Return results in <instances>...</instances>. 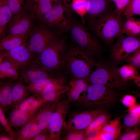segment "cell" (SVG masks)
<instances>
[{
    "label": "cell",
    "instance_id": "cell-1",
    "mask_svg": "<svg viewBox=\"0 0 140 140\" xmlns=\"http://www.w3.org/2000/svg\"><path fill=\"white\" fill-rule=\"evenodd\" d=\"M124 21L110 9L99 17L89 20L91 30L97 38L108 44L111 43L121 35Z\"/></svg>",
    "mask_w": 140,
    "mask_h": 140
},
{
    "label": "cell",
    "instance_id": "cell-2",
    "mask_svg": "<svg viewBox=\"0 0 140 140\" xmlns=\"http://www.w3.org/2000/svg\"><path fill=\"white\" fill-rule=\"evenodd\" d=\"M67 54L65 39L62 38L46 47L36 60L48 73L56 72L62 68L66 63Z\"/></svg>",
    "mask_w": 140,
    "mask_h": 140
},
{
    "label": "cell",
    "instance_id": "cell-3",
    "mask_svg": "<svg viewBox=\"0 0 140 140\" xmlns=\"http://www.w3.org/2000/svg\"><path fill=\"white\" fill-rule=\"evenodd\" d=\"M97 62L77 46L71 48L67 53L66 63L74 78L87 80Z\"/></svg>",
    "mask_w": 140,
    "mask_h": 140
},
{
    "label": "cell",
    "instance_id": "cell-4",
    "mask_svg": "<svg viewBox=\"0 0 140 140\" xmlns=\"http://www.w3.org/2000/svg\"><path fill=\"white\" fill-rule=\"evenodd\" d=\"M116 97L114 89L104 85L90 84L77 102L84 107L101 108L109 106Z\"/></svg>",
    "mask_w": 140,
    "mask_h": 140
},
{
    "label": "cell",
    "instance_id": "cell-5",
    "mask_svg": "<svg viewBox=\"0 0 140 140\" xmlns=\"http://www.w3.org/2000/svg\"><path fill=\"white\" fill-rule=\"evenodd\" d=\"M61 34L43 24L35 26L27 39V46L37 58L48 46L61 38Z\"/></svg>",
    "mask_w": 140,
    "mask_h": 140
},
{
    "label": "cell",
    "instance_id": "cell-6",
    "mask_svg": "<svg viewBox=\"0 0 140 140\" xmlns=\"http://www.w3.org/2000/svg\"><path fill=\"white\" fill-rule=\"evenodd\" d=\"M95 67L96 68L92 71L87 79L88 83L113 89H122L125 86V82L120 76L118 68L98 62Z\"/></svg>",
    "mask_w": 140,
    "mask_h": 140
},
{
    "label": "cell",
    "instance_id": "cell-7",
    "mask_svg": "<svg viewBox=\"0 0 140 140\" xmlns=\"http://www.w3.org/2000/svg\"><path fill=\"white\" fill-rule=\"evenodd\" d=\"M69 30L77 46L91 56L101 51V46L98 38L81 23L72 20Z\"/></svg>",
    "mask_w": 140,
    "mask_h": 140
},
{
    "label": "cell",
    "instance_id": "cell-8",
    "mask_svg": "<svg viewBox=\"0 0 140 140\" xmlns=\"http://www.w3.org/2000/svg\"><path fill=\"white\" fill-rule=\"evenodd\" d=\"M71 13V8L61 2H54L42 22L49 28L62 33L69 30L72 21Z\"/></svg>",
    "mask_w": 140,
    "mask_h": 140
},
{
    "label": "cell",
    "instance_id": "cell-9",
    "mask_svg": "<svg viewBox=\"0 0 140 140\" xmlns=\"http://www.w3.org/2000/svg\"><path fill=\"white\" fill-rule=\"evenodd\" d=\"M117 38L111 48L110 54L114 61L118 64L140 48V38L136 36L125 37L122 34Z\"/></svg>",
    "mask_w": 140,
    "mask_h": 140
},
{
    "label": "cell",
    "instance_id": "cell-10",
    "mask_svg": "<svg viewBox=\"0 0 140 140\" xmlns=\"http://www.w3.org/2000/svg\"><path fill=\"white\" fill-rule=\"evenodd\" d=\"M68 100L59 101L50 119L48 127V134L50 140L60 139L62 129L66 122V118L69 108Z\"/></svg>",
    "mask_w": 140,
    "mask_h": 140
},
{
    "label": "cell",
    "instance_id": "cell-11",
    "mask_svg": "<svg viewBox=\"0 0 140 140\" xmlns=\"http://www.w3.org/2000/svg\"><path fill=\"white\" fill-rule=\"evenodd\" d=\"M35 16L26 8L13 15L8 24V34H24L30 33L34 27Z\"/></svg>",
    "mask_w": 140,
    "mask_h": 140
},
{
    "label": "cell",
    "instance_id": "cell-12",
    "mask_svg": "<svg viewBox=\"0 0 140 140\" xmlns=\"http://www.w3.org/2000/svg\"><path fill=\"white\" fill-rule=\"evenodd\" d=\"M104 112L103 109L101 108L79 112L66 121L64 127L68 131L85 130L94 118Z\"/></svg>",
    "mask_w": 140,
    "mask_h": 140
},
{
    "label": "cell",
    "instance_id": "cell-13",
    "mask_svg": "<svg viewBox=\"0 0 140 140\" xmlns=\"http://www.w3.org/2000/svg\"><path fill=\"white\" fill-rule=\"evenodd\" d=\"M19 79L25 85L43 81L51 78L36 60L18 69Z\"/></svg>",
    "mask_w": 140,
    "mask_h": 140
},
{
    "label": "cell",
    "instance_id": "cell-14",
    "mask_svg": "<svg viewBox=\"0 0 140 140\" xmlns=\"http://www.w3.org/2000/svg\"><path fill=\"white\" fill-rule=\"evenodd\" d=\"M0 54L17 70L36 60V57L27 47L26 43Z\"/></svg>",
    "mask_w": 140,
    "mask_h": 140
},
{
    "label": "cell",
    "instance_id": "cell-15",
    "mask_svg": "<svg viewBox=\"0 0 140 140\" xmlns=\"http://www.w3.org/2000/svg\"><path fill=\"white\" fill-rule=\"evenodd\" d=\"M68 90V86L65 85L63 80L54 78L43 92L40 96L46 102H58L62 96Z\"/></svg>",
    "mask_w": 140,
    "mask_h": 140
},
{
    "label": "cell",
    "instance_id": "cell-16",
    "mask_svg": "<svg viewBox=\"0 0 140 140\" xmlns=\"http://www.w3.org/2000/svg\"><path fill=\"white\" fill-rule=\"evenodd\" d=\"M58 102H45L39 109L33 120L42 132H47L51 116Z\"/></svg>",
    "mask_w": 140,
    "mask_h": 140
},
{
    "label": "cell",
    "instance_id": "cell-17",
    "mask_svg": "<svg viewBox=\"0 0 140 140\" xmlns=\"http://www.w3.org/2000/svg\"><path fill=\"white\" fill-rule=\"evenodd\" d=\"M53 0H28L26 8L42 22L44 16L53 6Z\"/></svg>",
    "mask_w": 140,
    "mask_h": 140
},
{
    "label": "cell",
    "instance_id": "cell-18",
    "mask_svg": "<svg viewBox=\"0 0 140 140\" xmlns=\"http://www.w3.org/2000/svg\"><path fill=\"white\" fill-rule=\"evenodd\" d=\"M11 109L7 119L12 127L16 128H20L28 123L38 111L28 112L16 108Z\"/></svg>",
    "mask_w": 140,
    "mask_h": 140
},
{
    "label": "cell",
    "instance_id": "cell-19",
    "mask_svg": "<svg viewBox=\"0 0 140 140\" xmlns=\"http://www.w3.org/2000/svg\"><path fill=\"white\" fill-rule=\"evenodd\" d=\"M88 83L87 79H82L74 78L70 82L67 92L69 102L78 101L86 91Z\"/></svg>",
    "mask_w": 140,
    "mask_h": 140
},
{
    "label": "cell",
    "instance_id": "cell-20",
    "mask_svg": "<svg viewBox=\"0 0 140 140\" xmlns=\"http://www.w3.org/2000/svg\"><path fill=\"white\" fill-rule=\"evenodd\" d=\"M3 80L0 83V107L4 112L11 108L12 89L17 80Z\"/></svg>",
    "mask_w": 140,
    "mask_h": 140
},
{
    "label": "cell",
    "instance_id": "cell-21",
    "mask_svg": "<svg viewBox=\"0 0 140 140\" xmlns=\"http://www.w3.org/2000/svg\"><path fill=\"white\" fill-rule=\"evenodd\" d=\"M110 2L109 0H87V10L89 20L110 9Z\"/></svg>",
    "mask_w": 140,
    "mask_h": 140
},
{
    "label": "cell",
    "instance_id": "cell-22",
    "mask_svg": "<svg viewBox=\"0 0 140 140\" xmlns=\"http://www.w3.org/2000/svg\"><path fill=\"white\" fill-rule=\"evenodd\" d=\"M30 33L24 34H8L1 40L0 52L10 50L26 43Z\"/></svg>",
    "mask_w": 140,
    "mask_h": 140
},
{
    "label": "cell",
    "instance_id": "cell-23",
    "mask_svg": "<svg viewBox=\"0 0 140 140\" xmlns=\"http://www.w3.org/2000/svg\"><path fill=\"white\" fill-rule=\"evenodd\" d=\"M27 85L19 79L13 86L12 93V108L16 107L30 96Z\"/></svg>",
    "mask_w": 140,
    "mask_h": 140
},
{
    "label": "cell",
    "instance_id": "cell-24",
    "mask_svg": "<svg viewBox=\"0 0 140 140\" xmlns=\"http://www.w3.org/2000/svg\"><path fill=\"white\" fill-rule=\"evenodd\" d=\"M0 78L3 80L16 81L19 78L18 70L11 63L0 56Z\"/></svg>",
    "mask_w": 140,
    "mask_h": 140
},
{
    "label": "cell",
    "instance_id": "cell-25",
    "mask_svg": "<svg viewBox=\"0 0 140 140\" xmlns=\"http://www.w3.org/2000/svg\"><path fill=\"white\" fill-rule=\"evenodd\" d=\"M32 119L26 124L20 128L18 131H15L16 140H32L36 136L42 132Z\"/></svg>",
    "mask_w": 140,
    "mask_h": 140
},
{
    "label": "cell",
    "instance_id": "cell-26",
    "mask_svg": "<svg viewBox=\"0 0 140 140\" xmlns=\"http://www.w3.org/2000/svg\"><path fill=\"white\" fill-rule=\"evenodd\" d=\"M46 102L40 95L34 94L15 108L26 112H32L38 111Z\"/></svg>",
    "mask_w": 140,
    "mask_h": 140
},
{
    "label": "cell",
    "instance_id": "cell-27",
    "mask_svg": "<svg viewBox=\"0 0 140 140\" xmlns=\"http://www.w3.org/2000/svg\"><path fill=\"white\" fill-rule=\"evenodd\" d=\"M111 118V115L105 112L96 117L85 130L87 137L90 135H93V136L100 131Z\"/></svg>",
    "mask_w": 140,
    "mask_h": 140
},
{
    "label": "cell",
    "instance_id": "cell-28",
    "mask_svg": "<svg viewBox=\"0 0 140 140\" xmlns=\"http://www.w3.org/2000/svg\"><path fill=\"white\" fill-rule=\"evenodd\" d=\"M13 15L8 5V0H0V34H3L7 24Z\"/></svg>",
    "mask_w": 140,
    "mask_h": 140
},
{
    "label": "cell",
    "instance_id": "cell-29",
    "mask_svg": "<svg viewBox=\"0 0 140 140\" xmlns=\"http://www.w3.org/2000/svg\"><path fill=\"white\" fill-rule=\"evenodd\" d=\"M137 70L129 64L124 65L118 68L120 76L125 82L131 80H134L139 75Z\"/></svg>",
    "mask_w": 140,
    "mask_h": 140
},
{
    "label": "cell",
    "instance_id": "cell-30",
    "mask_svg": "<svg viewBox=\"0 0 140 140\" xmlns=\"http://www.w3.org/2000/svg\"><path fill=\"white\" fill-rule=\"evenodd\" d=\"M120 117L109 120L100 130L111 134L120 135L122 128Z\"/></svg>",
    "mask_w": 140,
    "mask_h": 140
},
{
    "label": "cell",
    "instance_id": "cell-31",
    "mask_svg": "<svg viewBox=\"0 0 140 140\" xmlns=\"http://www.w3.org/2000/svg\"><path fill=\"white\" fill-rule=\"evenodd\" d=\"M54 79L51 78L44 81L30 83L27 85L28 89L30 92L34 94L40 95L46 87Z\"/></svg>",
    "mask_w": 140,
    "mask_h": 140
},
{
    "label": "cell",
    "instance_id": "cell-32",
    "mask_svg": "<svg viewBox=\"0 0 140 140\" xmlns=\"http://www.w3.org/2000/svg\"><path fill=\"white\" fill-rule=\"evenodd\" d=\"M87 0H72L71 7L80 16L83 23L85 22L84 16L87 13Z\"/></svg>",
    "mask_w": 140,
    "mask_h": 140
},
{
    "label": "cell",
    "instance_id": "cell-33",
    "mask_svg": "<svg viewBox=\"0 0 140 140\" xmlns=\"http://www.w3.org/2000/svg\"><path fill=\"white\" fill-rule=\"evenodd\" d=\"M140 139V127L128 129L116 140H138Z\"/></svg>",
    "mask_w": 140,
    "mask_h": 140
},
{
    "label": "cell",
    "instance_id": "cell-34",
    "mask_svg": "<svg viewBox=\"0 0 140 140\" xmlns=\"http://www.w3.org/2000/svg\"><path fill=\"white\" fill-rule=\"evenodd\" d=\"M123 14L129 16L136 15H140V0H130Z\"/></svg>",
    "mask_w": 140,
    "mask_h": 140
},
{
    "label": "cell",
    "instance_id": "cell-35",
    "mask_svg": "<svg viewBox=\"0 0 140 140\" xmlns=\"http://www.w3.org/2000/svg\"><path fill=\"white\" fill-rule=\"evenodd\" d=\"M4 112L2 108L0 107V123L12 140H15V132L13 130L7 118L6 117Z\"/></svg>",
    "mask_w": 140,
    "mask_h": 140
},
{
    "label": "cell",
    "instance_id": "cell-36",
    "mask_svg": "<svg viewBox=\"0 0 140 140\" xmlns=\"http://www.w3.org/2000/svg\"><path fill=\"white\" fill-rule=\"evenodd\" d=\"M123 124L128 128L140 127V117L128 113L123 119Z\"/></svg>",
    "mask_w": 140,
    "mask_h": 140
},
{
    "label": "cell",
    "instance_id": "cell-37",
    "mask_svg": "<svg viewBox=\"0 0 140 140\" xmlns=\"http://www.w3.org/2000/svg\"><path fill=\"white\" fill-rule=\"evenodd\" d=\"M28 0H8L9 6L13 15L26 8Z\"/></svg>",
    "mask_w": 140,
    "mask_h": 140
},
{
    "label": "cell",
    "instance_id": "cell-38",
    "mask_svg": "<svg viewBox=\"0 0 140 140\" xmlns=\"http://www.w3.org/2000/svg\"><path fill=\"white\" fill-rule=\"evenodd\" d=\"M126 20L122 28L121 34H126L139 23L140 19H136L132 16H125Z\"/></svg>",
    "mask_w": 140,
    "mask_h": 140
},
{
    "label": "cell",
    "instance_id": "cell-39",
    "mask_svg": "<svg viewBox=\"0 0 140 140\" xmlns=\"http://www.w3.org/2000/svg\"><path fill=\"white\" fill-rule=\"evenodd\" d=\"M120 135L111 134L100 131L87 138L89 140H113L116 139Z\"/></svg>",
    "mask_w": 140,
    "mask_h": 140
},
{
    "label": "cell",
    "instance_id": "cell-40",
    "mask_svg": "<svg viewBox=\"0 0 140 140\" xmlns=\"http://www.w3.org/2000/svg\"><path fill=\"white\" fill-rule=\"evenodd\" d=\"M128 64L137 69H140V48L124 59Z\"/></svg>",
    "mask_w": 140,
    "mask_h": 140
},
{
    "label": "cell",
    "instance_id": "cell-41",
    "mask_svg": "<svg viewBox=\"0 0 140 140\" xmlns=\"http://www.w3.org/2000/svg\"><path fill=\"white\" fill-rule=\"evenodd\" d=\"M87 136L84 130L70 131L63 138L66 140H87Z\"/></svg>",
    "mask_w": 140,
    "mask_h": 140
},
{
    "label": "cell",
    "instance_id": "cell-42",
    "mask_svg": "<svg viewBox=\"0 0 140 140\" xmlns=\"http://www.w3.org/2000/svg\"><path fill=\"white\" fill-rule=\"evenodd\" d=\"M130 0H116L114 2L116 8L115 12L117 16L122 17V16L126 9Z\"/></svg>",
    "mask_w": 140,
    "mask_h": 140
},
{
    "label": "cell",
    "instance_id": "cell-43",
    "mask_svg": "<svg viewBox=\"0 0 140 140\" xmlns=\"http://www.w3.org/2000/svg\"><path fill=\"white\" fill-rule=\"evenodd\" d=\"M121 102L123 104L128 108L133 106L137 103L136 98L130 94H127L124 95L121 99Z\"/></svg>",
    "mask_w": 140,
    "mask_h": 140
},
{
    "label": "cell",
    "instance_id": "cell-44",
    "mask_svg": "<svg viewBox=\"0 0 140 140\" xmlns=\"http://www.w3.org/2000/svg\"><path fill=\"white\" fill-rule=\"evenodd\" d=\"M127 111L140 117V104H136L133 106L128 108Z\"/></svg>",
    "mask_w": 140,
    "mask_h": 140
},
{
    "label": "cell",
    "instance_id": "cell-45",
    "mask_svg": "<svg viewBox=\"0 0 140 140\" xmlns=\"http://www.w3.org/2000/svg\"><path fill=\"white\" fill-rule=\"evenodd\" d=\"M140 34V21L139 23L126 34L128 36L136 37Z\"/></svg>",
    "mask_w": 140,
    "mask_h": 140
},
{
    "label": "cell",
    "instance_id": "cell-46",
    "mask_svg": "<svg viewBox=\"0 0 140 140\" xmlns=\"http://www.w3.org/2000/svg\"><path fill=\"white\" fill-rule=\"evenodd\" d=\"M32 140H50L49 135L47 132H41L34 138Z\"/></svg>",
    "mask_w": 140,
    "mask_h": 140
},
{
    "label": "cell",
    "instance_id": "cell-47",
    "mask_svg": "<svg viewBox=\"0 0 140 140\" xmlns=\"http://www.w3.org/2000/svg\"><path fill=\"white\" fill-rule=\"evenodd\" d=\"M53 1L54 2H61L64 4L71 7V5L70 3V0H53Z\"/></svg>",
    "mask_w": 140,
    "mask_h": 140
},
{
    "label": "cell",
    "instance_id": "cell-48",
    "mask_svg": "<svg viewBox=\"0 0 140 140\" xmlns=\"http://www.w3.org/2000/svg\"><path fill=\"white\" fill-rule=\"evenodd\" d=\"M134 80L135 83L140 88V76L138 75L134 79Z\"/></svg>",
    "mask_w": 140,
    "mask_h": 140
},
{
    "label": "cell",
    "instance_id": "cell-49",
    "mask_svg": "<svg viewBox=\"0 0 140 140\" xmlns=\"http://www.w3.org/2000/svg\"><path fill=\"white\" fill-rule=\"evenodd\" d=\"M0 140H12L10 136L8 137L6 135H1L0 137Z\"/></svg>",
    "mask_w": 140,
    "mask_h": 140
},
{
    "label": "cell",
    "instance_id": "cell-50",
    "mask_svg": "<svg viewBox=\"0 0 140 140\" xmlns=\"http://www.w3.org/2000/svg\"><path fill=\"white\" fill-rule=\"evenodd\" d=\"M134 94L137 97L140 99V92H135Z\"/></svg>",
    "mask_w": 140,
    "mask_h": 140
},
{
    "label": "cell",
    "instance_id": "cell-51",
    "mask_svg": "<svg viewBox=\"0 0 140 140\" xmlns=\"http://www.w3.org/2000/svg\"><path fill=\"white\" fill-rule=\"evenodd\" d=\"M109 1L111 2H115L116 0H109Z\"/></svg>",
    "mask_w": 140,
    "mask_h": 140
},
{
    "label": "cell",
    "instance_id": "cell-52",
    "mask_svg": "<svg viewBox=\"0 0 140 140\" xmlns=\"http://www.w3.org/2000/svg\"><path fill=\"white\" fill-rule=\"evenodd\" d=\"M138 37H139L140 38V34H139L138 35Z\"/></svg>",
    "mask_w": 140,
    "mask_h": 140
},
{
    "label": "cell",
    "instance_id": "cell-53",
    "mask_svg": "<svg viewBox=\"0 0 140 140\" xmlns=\"http://www.w3.org/2000/svg\"><path fill=\"white\" fill-rule=\"evenodd\" d=\"M138 76H140V74Z\"/></svg>",
    "mask_w": 140,
    "mask_h": 140
},
{
    "label": "cell",
    "instance_id": "cell-54",
    "mask_svg": "<svg viewBox=\"0 0 140 140\" xmlns=\"http://www.w3.org/2000/svg\"><path fill=\"white\" fill-rule=\"evenodd\" d=\"M139 16H140V15H139Z\"/></svg>",
    "mask_w": 140,
    "mask_h": 140
},
{
    "label": "cell",
    "instance_id": "cell-55",
    "mask_svg": "<svg viewBox=\"0 0 140 140\" xmlns=\"http://www.w3.org/2000/svg\"></svg>",
    "mask_w": 140,
    "mask_h": 140
}]
</instances>
